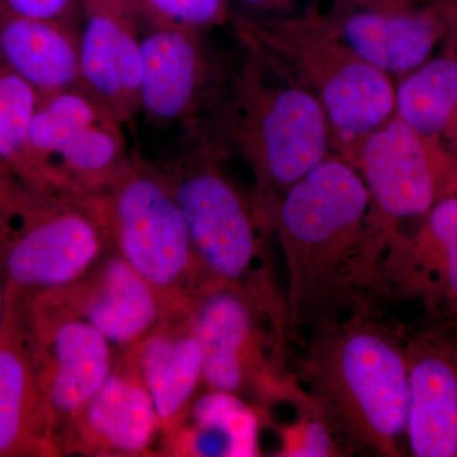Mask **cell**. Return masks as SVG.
Here are the masks:
<instances>
[{"instance_id": "obj_20", "label": "cell", "mask_w": 457, "mask_h": 457, "mask_svg": "<svg viewBox=\"0 0 457 457\" xmlns=\"http://www.w3.org/2000/svg\"><path fill=\"white\" fill-rule=\"evenodd\" d=\"M407 356V433L411 453L418 457H455L457 369L437 352H414Z\"/></svg>"}, {"instance_id": "obj_24", "label": "cell", "mask_w": 457, "mask_h": 457, "mask_svg": "<svg viewBox=\"0 0 457 457\" xmlns=\"http://www.w3.org/2000/svg\"><path fill=\"white\" fill-rule=\"evenodd\" d=\"M140 22L204 32L233 16L230 0H130Z\"/></svg>"}, {"instance_id": "obj_27", "label": "cell", "mask_w": 457, "mask_h": 457, "mask_svg": "<svg viewBox=\"0 0 457 457\" xmlns=\"http://www.w3.org/2000/svg\"><path fill=\"white\" fill-rule=\"evenodd\" d=\"M427 220L426 243H431L444 263L445 254L457 242V196L433 204Z\"/></svg>"}, {"instance_id": "obj_17", "label": "cell", "mask_w": 457, "mask_h": 457, "mask_svg": "<svg viewBox=\"0 0 457 457\" xmlns=\"http://www.w3.org/2000/svg\"><path fill=\"white\" fill-rule=\"evenodd\" d=\"M55 428L38 385L22 308L7 295L0 324V457H56Z\"/></svg>"}, {"instance_id": "obj_31", "label": "cell", "mask_w": 457, "mask_h": 457, "mask_svg": "<svg viewBox=\"0 0 457 457\" xmlns=\"http://www.w3.org/2000/svg\"><path fill=\"white\" fill-rule=\"evenodd\" d=\"M447 31L453 32L457 37V0H451L449 9V29Z\"/></svg>"}, {"instance_id": "obj_7", "label": "cell", "mask_w": 457, "mask_h": 457, "mask_svg": "<svg viewBox=\"0 0 457 457\" xmlns=\"http://www.w3.org/2000/svg\"><path fill=\"white\" fill-rule=\"evenodd\" d=\"M110 246L145 279L165 308H187L209 287L179 204L158 165L131 155L101 195Z\"/></svg>"}, {"instance_id": "obj_21", "label": "cell", "mask_w": 457, "mask_h": 457, "mask_svg": "<svg viewBox=\"0 0 457 457\" xmlns=\"http://www.w3.org/2000/svg\"><path fill=\"white\" fill-rule=\"evenodd\" d=\"M258 418L251 403L233 394L203 389L187 420L161 442L163 456L258 455Z\"/></svg>"}, {"instance_id": "obj_8", "label": "cell", "mask_w": 457, "mask_h": 457, "mask_svg": "<svg viewBox=\"0 0 457 457\" xmlns=\"http://www.w3.org/2000/svg\"><path fill=\"white\" fill-rule=\"evenodd\" d=\"M203 354L204 389L233 394L255 407L311 400L286 372V345L261 309L225 286H209L189 308Z\"/></svg>"}, {"instance_id": "obj_6", "label": "cell", "mask_w": 457, "mask_h": 457, "mask_svg": "<svg viewBox=\"0 0 457 457\" xmlns=\"http://www.w3.org/2000/svg\"><path fill=\"white\" fill-rule=\"evenodd\" d=\"M240 40L269 54L311 89L326 111L333 137L350 145L395 114V86L348 49L326 16L249 17L233 12Z\"/></svg>"}, {"instance_id": "obj_22", "label": "cell", "mask_w": 457, "mask_h": 457, "mask_svg": "<svg viewBox=\"0 0 457 457\" xmlns=\"http://www.w3.org/2000/svg\"><path fill=\"white\" fill-rule=\"evenodd\" d=\"M395 116L435 141L457 122V54L431 57L395 87Z\"/></svg>"}, {"instance_id": "obj_16", "label": "cell", "mask_w": 457, "mask_h": 457, "mask_svg": "<svg viewBox=\"0 0 457 457\" xmlns=\"http://www.w3.org/2000/svg\"><path fill=\"white\" fill-rule=\"evenodd\" d=\"M49 293L98 330L117 356L135 347L167 312L154 288L112 248L73 284Z\"/></svg>"}, {"instance_id": "obj_25", "label": "cell", "mask_w": 457, "mask_h": 457, "mask_svg": "<svg viewBox=\"0 0 457 457\" xmlns=\"http://www.w3.org/2000/svg\"><path fill=\"white\" fill-rule=\"evenodd\" d=\"M296 425L285 433L282 456L342 455L329 429L312 409L303 408Z\"/></svg>"}, {"instance_id": "obj_26", "label": "cell", "mask_w": 457, "mask_h": 457, "mask_svg": "<svg viewBox=\"0 0 457 457\" xmlns=\"http://www.w3.org/2000/svg\"><path fill=\"white\" fill-rule=\"evenodd\" d=\"M82 0H0V14L57 21L79 26Z\"/></svg>"}, {"instance_id": "obj_1", "label": "cell", "mask_w": 457, "mask_h": 457, "mask_svg": "<svg viewBox=\"0 0 457 457\" xmlns=\"http://www.w3.org/2000/svg\"><path fill=\"white\" fill-rule=\"evenodd\" d=\"M369 189L342 156H328L288 188L270 213L287 270L290 329L341 319L369 287Z\"/></svg>"}, {"instance_id": "obj_30", "label": "cell", "mask_w": 457, "mask_h": 457, "mask_svg": "<svg viewBox=\"0 0 457 457\" xmlns=\"http://www.w3.org/2000/svg\"><path fill=\"white\" fill-rule=\"evenodd\" d=\"M5 306H7V286H5L4 276L0 270V324L4 317Z\"/></svg>"}, {"instance_id": "obj_10", "label": "cell", "mask_w": 457, "mask_h": 457, "mask_svg": "<svg viewBox=\"0 0 457 457\" xmlns=\"http://www.w3.org/2000/svg\"><path fill=\"white\" fill-rule=\"evenodd\" d=\"M11 296L22 308L33 366L57 442L60 432L104 383L117 354L98 330L53 294Z\"/></svg>"}, {"instance_id": "obj_4", "label": "cell", "mask_w": 457, "mask_h": 457, "mask_svg": "<svg viewBox=\"0 0 457 457\" xmlns=\"http://www.w3.org/2000/svg\"><path fill=\"white\" fill-rule=\"evenodd\" d=\"M156 165L185 216L209 285L245 295L266 315L278 338L287 342V303L264 245V234L273 228L257 198L245 196L210 147Z\"/></svg>"}, {"instance_id": "obj_18", "label": "cell", "mask_w": 457, "mask_h": 457, "mask_svg": "<svg viewBox=\"0 0 457 457\" xmlns=\"http://www.w3.org/2000/svg\"><path fill=\"white\" fill-rule=\"evenodd\" d=\"M189 308L171 309L135 347L125 352L152 396L161 438L187 420L204 389L203 354Z\"/></svg>"}, {"instance_id": "obj_5", "label": "cell", "mask_w": 457, "mask_h": 457, "mask_svg": "<svg viewBox=\"0 0 457 457\" xmlns=\"http://www.w3.org/2000/svg\"><path fill=\"white\" fill-rule=\"evenodd\" d=\"M110 248L101 196L40 187L0 167V270L7 294L64 288Z\"/></svg>"}, {"instance_id": "obj_29", "label": "cell", "mask_w": 457, "mask_h": 457, "mask_svg": "<svg viewBox=\"0 0 457 457\" xmlns=\"http://www.w3.org/2000/svg\"><path fill=\"white\" fill-rule=\"evenodd\" d=\"M442 267H444L450 290L457 295V242L447 249Z\"/></svg>"}, {"instance_id": "obj_11", "label": "cell", "mask_w": 457, "mask_h": 457, "mask_svg": "<svg viewBox=\"0 0 457 457\" xmlns=\"http://www.w3.org/2000/svg\"><path fill=\"white\" fill-rule=\"evenodd\" d=\"M432 143L394 114L353 152L350 163L365 180L371 200L366 239L370 278L378 275L392 243V225L425 215L436 204L438 170Z\"/></svg>"}, {"instance_id": "obj_12", "label": "cell", "mask_w": 457, "mask_h": 457, "mask_svg": "<svg viewBox=\"0 0 457 457\" xmlns=\"http://www.w3.org/2000/svg\"><path fill=\"white\" fill-rule=\"evenodd\" d=\"M450 0H333L326 14L339 40L387 75L431 59L449 29Z\"/></svg>"}, {"instance_id": "obj_15", "label": "cell", "mask_w": 457, "mask_h": 457, "mask_svg": "<svg viewBox=\"0 0 457 457\" xmlns=\"http://www.w3.org/2000/svg\"><path fill=\"white\" fill-rule=\"evenodd\" d=\"M140 113L161 125L189 121L216 90L204 32L140 22Z\"/></svg>"}, {"instance_id": "obj_14", "label": "cell", "mask_w": 457, "mask_h": 457, "mask_svg": "<svg viewBox=\"0 0 457 457\" xmlns=\"http://www.w3.org/2000/svg\"><path fill=\"white\" fill-rule=\"evenodd\" d=\"M140 21L130 0H82L80 84L125 125L140 114Z\"/></svg>"}, {"instance_id": "obj_13", "label": "cell", "mask_w": 457, "mask_h": 457, "mask_svg": "<svg viewBox=\"0 0 457 457\" xmlns=\"http://www.w3.org/2000/svg\"><path fill=\"white\" fill-rule=\"evenodd\" d=\"M161 438L152 396L125 353L97 393L60 432V455L141 457L154 455Z\"/></svg>"}, {"instance_id": "obj_23", "label": "cell", "mask_w": 457, "mask_h": 457, "mask_svg": "<svg viewBox=\"0 0 457 457\" xmlns=\"http://www.w3.org/2000/svg\"><path fill=\"white\" fill-rule=\"evenodd\" d=\"M40 96L0 60V167L44 187L29 155V126Z\"/></svg>"}, {"instance_id": "obj_19", "label": "cell", "mask_w": 457, "mask_h": 457, "mask_svg": "<svg viewBox=\"0 0 457 457\" xmlns=\"http://www.w3.org/2000/svg\"><path fill=\"white\" fill-rule=\"evenodd\" d=\"M0 60L40 95L80 84L78 29L0 14Z\"/></svg>"}, {"instance_id": "obj_2", "label": "cell", "mask_w": 457, "mask_h": 457, "mask_svg": "<svg viewBox=\"0 0 457 457\" xmlns=\"http://www.w3.org/2000/svg\"><path fill=\"white\" fill-rule=\"evenodd\" d=\"M300 372L342 455H399L407 431L408 356L389 328L359 312L318 328Z\"/></svg>"}, {"instance_id": "obj_3", "label": "cell", "mask_w": 457, "mask_h": 457, "mask_svg": "<svg viewBox=\"0 0 457 457\" xmlns=\"http://www.w3.org/2000/svg\"><path fill=\"white\" fill-rule=\"evenodd\" d=\"M243 44L220 126L253 170L255 198L270 216L288 188L329 156L333 134L317 96L269 54Z\"/></svg>"}, {"instance_id": "obj_28", "label": "cell", "mask_w": 457, "mask_h": 457, "mask_svg": "<svg viewBox=\"0 0 457 457\" xmlns=\"http://www.w3.org/2000/svg\"><path fill=\"white\" fill-rule=\"evenodd\" d=\"M236 13L249 17L294 16L299 0H230Z\"/></svg>"}, {"instance_id": "obj_9", "label": "cell", "mask_w": 457, "mask_h": 457, "mask_svg": "<svg viewBox=\"0 0 457 457\" xmlns=\"http://www.w3.org/2000/svg\"><path fill=\"white\" fill-rule=\"evenodd\" d=\"M122 126L82 84L41 95L29 126V155L40 185L101 196L131 158Z\"/></svg>"}]
</instances>
